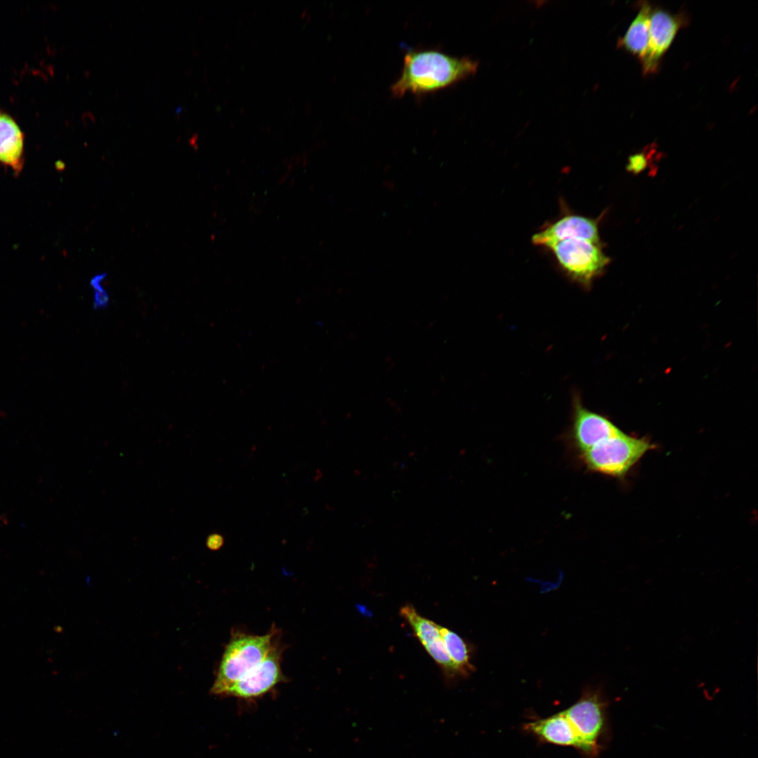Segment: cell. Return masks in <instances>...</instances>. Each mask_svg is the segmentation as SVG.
<instances>
[{
  "label": "cell",
  "mask_w": 758,
  "mask_h": 758,
  "mask_svg": "<svg viewBox=\"0 0 758 758\" xmlns=\"http://www.w3.org/2000/svg\"><path fill=\"white\" fill-rule=\"evenodd\" d=\"M479 62L433 48L408 49L400 75L392 85L394 97L423 96L451 87L474 75Z\"/></svg>",
  "instance_id": "1"
},
{
  "label": "cell",
  "mask_w": 758,
  "mask_h": 758,
  "mask_svg": "<svg viewBox=\"0 0 758 758\" xmlns=\"http://www.w3.org/2000/svg\"><path fill=\"white\" fill-rule=\"evenodd\" d=\"M277 630L264 635L235 633L225 648L210 693L222 696L232 684L256 667L273 646Z\"/></svg>",
  "instance_id": "2"
},
{
  "label": "cell",
  "mask_w": 758,
  "mask_h": 758,
  "mask_svg": "<svg viewBox=\"0 0 758 758\" xmlns=\"http://www.w3.org/2000/svg\"><path fill=\"white\" fill-rule=\"evenodd\" d=\"M652 448L645 439L632 437L620 431L578 454V458L590 472L621 478Z\"/></svg>",
  "instance_id": "3"
},
{
  "label": "cell",
  "mask_w": 758,
  "mask_h": 758,
  "mask_svg": "<svg viewBox=\"0 0 758 758\" xmlns=\"http://www.w3.org/2000/svg\"><path fill=\"white\" fill-rule=\"evenodd\" d=\"M606 705L599 691L589 689L563 711L577 736L579 750L589 758L599 754L606 736Z\"/></svg>",
  "instance_id": "4"
},
{
  "label": "cell",
  "mask_w": 758,
  "mask_h": 758,
  "mask_svg": "<svg viewBox=\"0 0 758 758\" xmlns=\"http://www.w3.org/2000/svg\"><path fill=\"white\" fill-rule=\"evenodd\" d=\"M561 269L573 281L588 288L610 262L601 246L582 239H566L550 248Z\"/></svg>",
  "instance_id": "5"
},
{
  "label": "cell",
  "mask_w": 758,
  "mask_h": 758,
  "mask_svg": "<svg viewBox=\"0 0 758 758\" xmlns=\"http://www.w3.org/2000/svg\"><path fill=\"white\" fill-rule=\"evenodd\" d=\"M572 406L566 437L577 456L621 431L606 417L585 407L578 396L573 397Z\"/></svg>",
  "instance_id": "6"
},
{
  "label": "cell",
  "mask_w": 758,
  "mask_h": 758,
  "mask_svg": "<svg viewBox=\"0 0 758 758\" xmlns=\"http://www.w3.org/2000/svg\"><path fill=\"white\" fill-rule=\"evenodd\" d=\"M282 649L274 642L265 658L242 679L229 687L222 696L253 699L262 696L286 681L281 668Z\"/></svg>",
  "instance_id": "7"
},
{
  "label": "cell",
  "mask_w": 758,
  "mask_h": 758,
  "mask_svg": "<svg viewBox=\"0 0 758 758\" xmlns=\"http://www.w3.org/2000/svg\"><path fill=\"white\" fill-rule=\"evenodd\" d=\"M566 239H582L601 246L597 220L568 214L546 225L531 237L534 245L547 248Z\"/></svg>",
  "instance_id": "8"
},
{
  "label": "cell",
  "mask_w": 758,
  "mask_h": 758,
  "mask_svg": "<svg viewBox=\"0 0 758 758\" xmlns=\"http://www.w3.org/2000/svg\"><path fill=\"white\" fill-rule=\"evenodd\" d=\"M681 23L679 15H673L660 9L652 11L648 48L641 59L644 74L656 71L662 56L672 44Z\"/></svg>",
  "instance_id": "9"
},
{
  "label": "cell",
  "mask_w": 758,
  "mask_h": 758,
  "mask_svg": "<svg viewBox=\"0 0 758 758\" xmlns=\"http://www.w3.org/2000/svg\"><path fill=\"white\" fill-rule=\"evenodd\" d=\"M400 614L410 625L416 637L429 655L441 667L445 674L448 677L458 675L456 667L447 653L438 629V624L420 616L411 605L403 606L400 609Z\"/></svg>",
  "instance_id": "10"
},
{
  "label": "cell",
  "mask_w": 758,
  "mask_h": 758,
  "mask_svg": "<svg viewBox=\"0 0 758 758\" xmlns=\"http://www.w3.org/2000/svg\"><path fill=\"white\" fill-rule=\"evenodd\" d=\"M524 729L542 741L579 750L577 736L563 711L529 722L524 725Z\"/></svg>",
  "instance_id": "11"
},
{
  "label": "cell",
  "mask_w": 758,
  "mask_h": 758,
  "mask_svg": "<svg viewBox=\"0 0 758 758\" xmlns=\"http://www.w3.org/2000/svg\"><path fill=\"white\" fill-rule=\"evenodd\" d=\"M24 135L16 121L0 110V163L12 168L15 175L22 169Z\"/></svg>",
  "instance_id": "12"
},
{
  "label": "cell",
  "mask_w": 758,
  "mask_h": 758,
  "mask_svg": "<svg viewBox=\"0 0 758 758\" xmlns=\"http://www.w3.org/2000/svg\"><path fill=\"white\" fill-rule=\"evenodd\" d=\"M651 6L645 2L632 22L625 35L618 40V46L630 53L644 58L648 48Z\"/></svg>",
  "instance_id": "13"
},
{
  "label": "cell",
  "mask_w": 758,
  "mask_h": 758,
  "mask_svg": "<svg viewBox=\"0 0 758 758\" xmlns=\"http://www.w3.org/2000/svg\"><path fill=\"white\" fill-rule=\"evenodd\" d=\"M438 629L458 675L467 677L474 670L471 663L470 651L467 644L458 634L451 630L439 625Z\"/></svg>",
  "instance_id": "14"
},
{
  "label": "cell",
  "mask_w": 758,
  "mask_h": 758,
  "mask_svg": "<svg viewBox=\"0 0 758 758\" xmlns=\"http://www.w3.org/2000/svg\"><path fill=\"white\" fill-rule=\"evenodd\" d=\"M106 277L107 273L104 272L95 275L90 280V285L93 290L92 305L95 310L106 309L109 303V295L102 285V281Z\"/></svg>",
  "instance_id": "15"
},
{
  "label": "cell",
  "mask_w": 758,
  "mask_h": 758,
  "mask_svg": "<svg viewBox=\"0 0 758 758\" xmlns=\"http://www.w3.org/2000/svg\"><path fill=\"white\" fill-rule=\"evenodd\" d=\"M647 166V159L644 153H636L629 157L626 170L634 174L642 172Z\"/></svg>",
  "instance_id": "16"
},
{
  "label": "cell",
  "mask_w": 758,
  "mask_h": 758,
  "mask_svg": "<svg viewBox=\"0 0 758 758\" xmlns=\"http://www.w3.org/2000/svg\"><path fill=\"white\" fill-rule=\"evenodd\" d=\"M206 544L209 550H218L223 545L224 538L219 533H212L208 536Z\"/></svg>",
  "instance_id": "17"
},
{
  "label": "cell",
  "mask_w": 758,
  "mask_h": 758,
  "mask_svg": "<svg viewBox=\"0 0 758 758\" xmlns=\"http://www.w3.org/2000/svg\"><path fill=\"white\" fill-rule=\"evenodd\" d=\"M83 119L86 125L93 124L95 122V118L91 112L84 113L83 115Z\"/></svg>",
  "instance_id": "18"
}]
</instances>
